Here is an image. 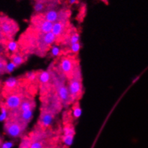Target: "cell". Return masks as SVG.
<instances>
[{"instance_id": "7", "label": "cell", "mask_w": 148, "mask_h": 148, "mask_svg": "<svg viewBox=\"0 0 148 148\" xmlns=\"http://www.w3.org/2000/svg\"><path fill=\"white\" fill-rule=\"evenodd\" d=\"M19 81L17 78L15 77H10L7 78L3 84V92L4 94H7V93L17 91V89L19 87Z\"/></svg>"}, {"instance_id": "13", "label": "cell", "mask_w": 148, "mask_h": 148, "mask_svg": "<svg viewBox=\"0 0 148 148\" xmlns=\"http://www.w3.org/2000/svg\"><path fill=\"white\" fill-rule=\"evenodd\" d=\"M65 22H61V21H58V22H55L53 23V29L52 32L56 36V37H59L60 36H61L63 34V33L64 32L65 30Z\"/></svg>"}, {"instance_id": "2", "label": "cell", "mask_w": 148, "mask_h": 148, "mask_svg": "<svg viewBox=\"0 0 148 148\" xmlns=\"http://www.w3.org/2000/svg\"><path fill=\"white\" fill-rule=\"evenodd\" d=\"M19 27L13 19L6 15H0V32L7 41L13 40Z\"/></svg>"}, {"instance_id": "20", "label": "cell", "mask_w": 148, "mask_h": 148, "mask_svg": "<svg viewBox=\"0 0 148 148\" xmlns=\"http://www.w3.org/2000/svg\"><path fill=\"white\" fill-rule=\"evenodd\" d=\"M45 145L42 140L35 139V140L32 141L29 148H44Z\"/></svg>"}, {"instance_id": "23", "label": "cell", "mask_w": 148, "mask_h": 148, "mask_svg": "<svg viewBox=\"0 0 148 148\" xmlns=\"http://www.w3.org/2000/svg\"><path fill=\"white\" fill-rule=\"evenodd\" d=\"M81 48V45L80 44V42L78 43L73 44V45H70V50L71 51V52H73V54L78 53L80 51Z\"/></svg>"}, {"instance_id": "29", "label": "cell", "mask_w": 148, "mask_h": 148, "mask_svg": "<svg viewBox=\"0 0 148 148\" xmlns=\"http://www.w3.org/2000/svg\"><path fill=\"white\" fill-rule=\"evenodd\" d=\"M5 42H8V41L6 40V39L3 37V35L1 34V33L0 32V45H1V44H4Z\"/></svg>"}, {"instance_id": "15", "label": "cell", "mask_w": 148, "mask_h": 148, "mask_svg": "<svg viewBox=\"0 0 148 148\" xmlns=\"http://www.w3.org/2000/svg\"><path fill=\"white\" fill-rule=\"evenodd\" d=\"M51 79V73L49 71H43L38 75V80L40 84H48Z\"/></svg>"}, {"instance_id": "25", "label": "cell", "mask_w": 148, "mask_h": 148, "mask_svg": "<svg viewBox=\"0 0 148 148\" xmlns=\"http://www.w3.org/2000/svg\"><path fill=\"white\" fill-rule=\"evenodd\" d=\"M75 135V130L71 126H66L63 129V135Z\"/></svg>"}, {"instance_id": "27", "label": "cell", "mask_w": 148, "mask_h": 148, "mask_svg": "<svg viewBox=\"0 0 148 148\" xmlns=\"http://www.w3.org/2000/svg\"><path fill=\"white\" fill-rule=\"evenodd\" d=\"M14 146V143L12 141L3 143L0 146V148H12Z\"/></svg>"}, {"instance_id": "26", "label": "cell", "mask_w": 148, "mask_h": 148, "mask_svg": "<svg viewBox=\"0 0 148 148\" xmlns=\"http://www.w3.org/2000/svg\"><path fill=\"white\" fill-rule=\"evenodd\" d=\"M17 67L15 65L14 63L10 61L7 64V73H12Z\"/></svg>"}, {"instance_id": "8", "label": "cell", "mask_w": 148, "mask_h": 148, "mask_svg": "<svg viewBox=\"0 0 148 148\" xmlns=\"http://www.w3.org/2000/svg\"><path fill=\"white\" fill-rule=\"evenodd\" d=\"M54 114L49 110H44L41 112L39 119V124L43 127H48L53 124Z\"/></svg>"}, {"instance_id": "33", "label": "cell", "mask_w": 148, "mask_h": 148, "mask_svg": "<svg viewBox=\"0 0 148 148\" xmlns=\"http://www.w3.org/2000/svg\"><path fill=\"white\" fill-rule=\"evenodd\" d=\"M0 85H1V81H0Z\"/></svg>"}, {"instance_id": "24", "label": "cell", "mask_w": 148, "mask_h": 148, "mask_svg": "<svg viewBox=\"0 0 148 148\" xmlns=\"http://www.w3.org/2000/svg\"><path fill=\"white\" fill-rule=\"evenodd\" d=\"M80 41V34L78 33L75 32L71 36L70 40H69V42H70V45H73V44L78 43Z\"/></svg>"}, {"instance_id": "1", "label": "cell", "mask_w": 148, "mask_h": 148, "mask_svg": "<svg viewBox=\"0 0 148 148\" xmlns=\"http://www.w3.org/2000/svg\"><path fill=\"white\" fill-rule=\"evenodd\" d=\"M26 125H24L17 119L10 117L4 123V131L6 135L12 138H18L25 132Z\"/></svg>"}, {"instance_id": "4", "label": "cell", "mask_w": 148, "mask_h": 148, "mask_svg": "<svg viewBox=\"0 0 148 148\" xmlns=\"http://www.w3.org/2000/svg\"><path fill=\"white\" fill-rule=\"evenodd\" d=\"M76 75L73 76V78L69 81L68 87L69 92H70L71 99H76L81 96L82 93V83H81V76L78 77V75L80 74V71L75 72Z\"/></svg>"}, {"instance_id": "22", "label": "cell", "mask_w": 148, "mask_h": 148, "mask_svg": "<svg viewBox=\"0 0 148 148\" xmlns=\"http://www.w3.org/2000/svg\"><path fill=\"white\" fill-rule=\"evenodd\" d=\"M45 8V5L41 1H37L34 5V10L35 12H41L43 11Z\"/></svg>"}, {"instance_id": "18", "label": "cell", "mask_w": 148, "mask_h": 148, "mask_svg": "<svg viewBox=\"0 0 148 148\" xmlns=\"http://www.w3.org/2000/svg\"><path fill=\"white\" fill-rule=\"evenodd\" d=\"M7 60L1 54H0V75L7 73Z\"/></svg>"}, {"instance_id": "12", "label": "cell", "mask_w": 148, "mask_h": 148, "mask_svg": "<svg viewBox=\"0 0 148 148\" xmlns=\"http://www.w3.org/2000/svg\"><path fill=\"white\" fill-rule=\"evenodd\" d=\"M35 108V102L33 100L31 99H25L24 98V99L22 100V103H21L20 107L18 109V111L22 112H27L30 111V110H34Z\"/></svg>"}, {"instance_id": "31", "label": "cell", "mask_w": 148, "mask_h": 148, "mask_svg": "<svg viewBox=\"0 0 148 148\" xmlns=\"http://www.w3.org/2000/svg\"><path fill=\"white\" fill-rule=\"evenodd\" d=\"M139 79L138 77H136V78H134V79H133V81H132V83H134V82H135L137 81V79Z\"/></svg>"}, {"instance_id": "17", "label": "cell", "mask_w": 148, "mask_h": 148, "mask_svg": "<svg viewBox=\"0 0 148 148\" xmlns=\"http://www.w3.org/2000/svg\"><path fill=\"white\" fill-rule=\"evenodd\" d=\"M74 140V135H63V138H62V141H63V145L66 147H70L73 145Z\"/></svg>"}, {"instance_id": "10", "label": "cell", "mask_w": 148, "mask_h": 148, "mask_svg": "<svg viewBox=\"0 0 148 148\" xmlns=\"http://www.w3.org/2000/svg\"><path fill=\"white\" fill-rule=\"evenodd\" d=\"M57 40V37L52 32L47 34H41V39H40V43L43 46L48 47L52 45Z\"/></svg>"}, {"instance_id": "19", "label": "cell", "mask_w": 148, "mask_h": 148, "mask_svg": "<svg viewBox=\"0 0 148 148\" xmlns=\"http://www.w3.org/2000/svg\"><path fill=\"white\" fill-rule=\"evenodd\" d=\"M61 53V48L58 45H53L50 49V54L52 57H58Z\"/></svg>"}, {"instance_id": "3", "label": "cell", "mask_w": 148, "mask_h": 148, "mask_svg": "<svg viewBox=\"0 0 148 148\" xmlns=\"http://www.w3.org/2000/svg\"><path fill=\"white\" fill-rule=\"evenodd\" d=\"M24 99V97L17 91L4 94V102L3 106L10 112L17 110Z\"/></svg>"}, {"instance_id": "28", "label": "cell", "mask_w": 148, "mask_h": 148, "mask_svg": "<svg viewBox=\"0 0 148 148\" xmlns=\"http://www.w3.org/2000/svg\"><path fill=\"white\" fill-rule=\"evenodd\" d=\"M27 79L30 81H34L36 79V74L35 72H28L26 75Z\"/></svg>"}, {"instance_id": "30", "label": "cell", "mask_w": 148, "mask_h": 148, "mask_svg": "<svg viewBox=\"0 0 148 148\" xmlns=\"http://www.w3.org/2000/svg\"><path fill=\"white\" fill-rule=\"evenodd\" d=\"M77 2H78V0H68V3L71 5L76 4Z\"/></svg>"}, {"instance_id": "21", "label": "cell", "mask_w": 148, "mask_h": 148, "mask_svg": "<svg viewBox=\"0 0 148 148\" xmlns=\"http://www.w3.org/2000/svg\"><path fill=\"white\" fill-rule=\"evenodd\" d=\"M82 114V110L79 105H76L73 108V116L75 119H78Z\"/></svg>"}, {"instance_id": "6", "label": "cell", "mask_w": 148, "mask_h": 148, "mask_svg": "<svg viewBox=\"0 0 148 148\" xmlns=\"http://www.w3.org/2000/svg\"><path fill=\"white\" fill-rule=\"evenodd\" d=\"M60 67L62 72L65 75H70L73 72L75 69V64L72 58L69 57H63L60 60Z\"/></svg>"}, {"instance_id": "9", "label": "cell", "mask_w": 148, "mask_h": 148, "mask_svg": "<svg viewBox=\"0 0 148 148\" xmlns=\"http://www.w3.org/2000/svg\"><path fill=\"white\" fill-rule=\"evenodd\" d=\"M53 26V23L43 19L36 25V28L41 34H47L52 32Z\"/></svg>"}, {"instance_id": "11", "label": "cell", "mask_w": 148, "mask_h": 148, "mask_svg": "<svg viewBox=\"0 0 148 148\" xmlns=\"http://www.w3.org/2000/svg\"><path fill=\"white\" fill-rule=\"evenodd\" d=\"M44 19L52 23L58 22L60 20V13L55 10H50L45 13Z\"/></svg>"}, {"instance_id": "5", "label": "cell", "mask_w": 148, "mask_h": 148, "mask_svg": "<svg viewBox=\"0 0 148 148\" xmlns=\"http://www.w3.org/2000/svg\"><path fill=\"white\" fill-rule=\"evenodd\" d=\"M56 87L57 95H58V99L61 101L62 103L64 105H68L72 101L71 97L70 92H69L68 87L67 85L63 82H58L55 85Z\"/></svg>"}, {"instance_id": "14", "label": "cell", "mask_w": 148, "mask_h": 148, "mask_svg": "<svg viewBox=\"0 0 148 148\" xmlns=\"http://www.w3.org/2000/svg\"><path fill=\"white\" fill-rule=\"evenodd\" d=\"M10 60H11L12 62L14 63L17 67L22 65L25 62V58L23 57V56L22 54L17 53V52L12 54L11 57H10Z\"/></svg>"}, {"instance_id": "16", "label": "cell", "mask_w": 148, "mask_h": 148, "mask_svg": "<svg viewBox=\"0 0 148 148\" xmlns=\"http://www.w3.org/2000/svg\"><path fill=\"white\" fill-rule=\"evenodd\" d=\"M6 47H7V49L10 53L14 54L17 52L19 45H18V43L16 41L10 40L7 42V44H6Z\"/></svg>"}, {"instance_id": "32", "label": "cell", "mask_w": 148, "mask_h": 148, "mask_svg": "<svg viewBox=\"0 0 148 148\" xmlns=\"http://www.w3.org/2000/svg\"><path fill=\"white\" fill-rule=\"evenodd\" d=\"M54 148H60V147H55Z\"/></svg>"}]
</instances>
